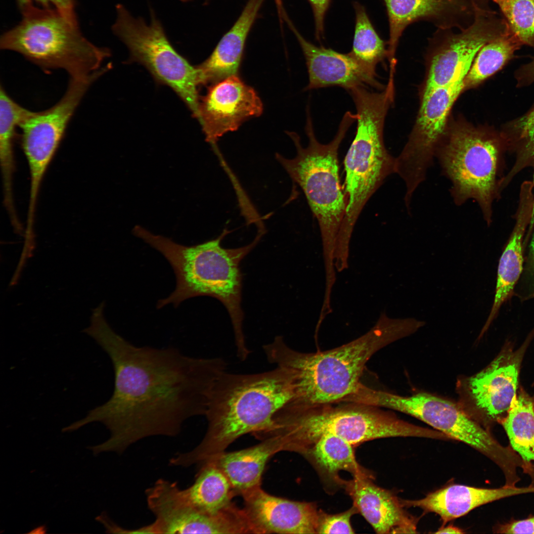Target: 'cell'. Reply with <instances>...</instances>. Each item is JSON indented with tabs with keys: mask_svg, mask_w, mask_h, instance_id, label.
I'll return each mask as SVG.
<instances>
[{
	"mask_svg": "<svg viewBox=\"0 0 534 534\" xmlns=\"http://www.w3.org/2000/svg\"><path fill=\"white\" fill-rule=\"evenodd\" d=\"M87 333L112 362L114 390L106 402L64 430L72 432L94 422L104 425L110 437L90 447L94 455L122 453L149 437L178 435L187 420L205 416L212 388L226 369L221 357H195L173 347L136 346L103 317Z\"/></svg>",
	"mask_w": 534,
	"mask_h": 534,
	"instance_id": "1",
	"label": "cell"
},
{
	"mask_svg": "<svg viewBox=\"0 0 534 534\" xmlns=\"http://www.w3.org/2000/svg\"><path fill=\"white\" fill-rule=\"evenodd\" d=\"M407 335L402 319L390 318L382 312L364 334L332 349L299 352L289 347L281 336L263 349L270 363L289 374L293 391L290 402L310 405L341 402L360 382L366 363L372 356Z\"/></svg>",
	"mask_w": 534,
	"mask_h": 534,
	"instance_id": "2",
	"label": "cell"
},
{
	"mask_svg": "<svg viewBox=\"0 0 534 534\" xmlns=\"http://www.w3.org/2000/svg\"><path fill=\"white\" fill-rule=\"evenodd\" d=\"M292 397L289 375L282 367L250 374L224 371L210 394L204 437L192 450L172 457L171 465H200L242 436L269 430L274 415Z\"/></svg>",
	"mask_w": 534,
	"mask_h": 534,
	"instance_id": "3",
	"label": "cell"
},
{
	"mask_svg": "<svg viewBox=\"0 0 534 534\" xmlns=\"http://www.w3.org/2000/svg\"><path fill=\"white\" fill-rule=\"evenodd\" d=\"M229 232L224 229L214 239L187 246L154 234L139 225L136 226L133 231L135 236L164 255L176 276L175 290L167 298L160 300L157 308L171 303L177 307L184 300L197 296H208L218 299L229 314L237 356L243 361L250 351L243 331L242 276L240 263L259 243L265 230H259L254 240L247 245L225 248L222 246L221 242Z\"/></svg>",
	"mask_w": 534,
	"mask_h": 534,
	"instance_id": "4",
	"label": "cell"
},
{
	"mask_svg": "<svg viewBox=\"0 0 534 534\" xmlns=\"http://www.w3.org/2000/svg\"><path fill=\"white\" fill-rule=\"evenodd\" d=\"M429 428L399 418L380 407L341 401L310 405L287 401L272 418L266 437L278 436L284 451L301 454L320 437L334 436L354 447L366 442L393 437L427 438Z\"/></svg>",
	"mask_w": 534,
	"mask_h": 534,
	"instance_id": "5",
	"label": "cell"
},
{
	"mask_svg": "<svg viewBox=\"0 0 534 534\" xmlns=\"http://www.w3.org/2000/svg\"><path fill=\"white\" fill-rule=\"evenodd\" d=\"M356 120V115L347 111L337 132L328 143H320L314 134L309 108L307 110L305 132L308 138L304 147L299 135L286 132L294 143L296 155L287 158L278 153L275 158L304 192L311 209L317 220L321 237L324 267H334L337 240L344 222L347 201L341 189L339 175L338 149L346 134Z\"/></svg>",
	"mask_w": 534,
	"mask_h": 534,
	"instance_id": "6",
	"label": "cell"
},
{
	"mask_svg": "<svg viewBox=\"0 0 534 534\" xmlns=\"http://www.w3.org/2000/svg\"><path fill=\"white\" fill-rule=\"evenodd\" d=\"M21 10L20 23L1 36V49L18 52L46 71L63 69L70 77L93 73L110 56L108 48L83 36L75 14L35 6Z\"/></svg>",
	"mask_w": 534,
	"mask_h": 534,
	"instance_id": "7",
	"label": "cell"
},
{
	"mask_svg": "<svg viewBox=\"0 0 534 534\" xmlns=\"http://www.w3.org/2000/svg\"><path fill=\"white\" fill-rule=\"evenodd\" d=\"M504 144L500 135L459 117L449 121L435 155L451 183L454 204L475 201L488 225L492 222V203L500 192L497 178Z\"/></svg>",
	"mask_w": 534,
	"mask_h": 534,
	"instance_id": "8",
	"label": "cell"
},
{
	"mask_svg": "<svg viewBox=\"0 0 534 534\" xmlns=\"http://www.w3.org/2000/svg\"><path fill=\"white\" fill-rule=\"evenodd\" d=\"M353 101L356 131L344 162L347 209L338 237L344 244L350 243L363 208L385 179L395 173V158L387 150L384 140L390 100L383 94L366 91L356 94Z\"/></svg>",
	"mask_w": 534,
	"mask_h": 534,
	"instance_id": "9",
	"label": "cell"
},
{
	"mask_svg": "<svg viewBox=\"0 0 534 534\" xmlns=\"http://www.w3.org/2000/svg\"><path fill=\"white\" fill-rule=\"evenodd\" d=\"M356 401L397 410L418 419L451 440L462 442L494 462L504 475L512 473L519 465L516 453L504 446L490 431L470 416L459 404L426 393L402 396L376 390L364 384L357 389Z\"/></svg>",
	"mask_w": 534,
	"mask_h": 534,
	"instance_id": "10",
	"label": "cell"
},
{
	"mask_svg": "<svg viewBox=\"0 0 534 534\" xmlns=\"http://www.w3.org/2000/svg\"><path fill=\"white\" fill-rule=\"evenodd\" d=\"M117 17L112 30L128 47L131 61L144 66L159 83L170 87L197 119L201 85L197 67L192 66L174 48L150 9L151 20L134 18L122 4L116 6Z\"/></svg>",
	"mask_w": 534,
	"mask_h": 534,
	"instance_id": "11",
	"label": "cell"
},
{
	"mask_svg": "<svg viewBox=\"0 0 534 534\" xmlns=\"http://www.w3.org/2000/svg\"><path fill=\"white\" fill-rule=\"evenodd\" d=\"M439 29L426 55L420 100L437 88L463 80L479 51L487 43L510 31L506 21L474 0L472 23L454 34Z\"/></svg>",
	"mask_w": 534,
	"mask_h": 534,
	"instance_id": "12",
	"label": "cell"
},
{
	"mask_svg": "<svg viewBox=\"0 0 534 534\" xmlns=\"http://www.w3.org/2000/svg\"><path fill=\"white\" fill-rule=\"evenodd\" d=\"M463 80L440 87L420 100V107L407 141L395 158V173L405 186L404 201L410 209L413 196L426 178L437 149L447 128L455 102L463 92Z\"/></svg>",
	"mask_w": 534,
	"mask_h": 534,
	"instance_id": "13",
	"label": "cell"
},
{
	"mask_svg": "<svg viewBox=\"0 0 534 534\" xmlns=\"http://www.w3.org/2000/svg\"><path fill=\"white\" fill-rule=\"evenodd\" d=\"M526 343L513 351L506 346L490 364L458 384L461 403L473 419L490 430L507 416L516 394Z\"/></svg>",
	"mask_w": 534,
	"mask_h": 534,
	"instance_id": "14",
	"label": "cell"
},
{
	"mask_svg": "<svg viewBox=\"0 0 534 534\" xmlns=\"http://www.w3.org/2000/svg\"><path fill=\"white\" fill-rule=\"evenodd\" d=\"M145 495L159 534H239L246 530L245 519L237 508L215 515L202 513L192 506L176 482L159 479L146 490Z\"/></svg>",
	"mask_w": 534,
	"mask_h": 534,
	"instance_id": "15",
	"label": "cell"
},
{
	"mask_svg": "<svg viewBox=\"0 0 534 534\" xmlns=\"http://www.w3.org/2000/svg\"><path fill=\"white\" fill-rule=\"evenodd\" d=\"M263 112L256 91L236 75L209 85L206 94L200 96L197 119L206 141L214 146L224 134Z\"/></svg>",
	"mask_w": 534,
	"mask_h": 534,
	"instance_id": "16",
	"label": "cell"
},
{
	"mask_svg": "<svg viewBox=\"0 0 534 534\" xmlns=\"http://www.w3.org/2000/svg\"><path fill=\"white\" fill-rule=\"evenodd\" d=\"M389 22L388 57L394 73L395 55L403 31L411 23L430 21L439 29L469 26L474 15V0H384Z\"/></svg>",
	"mask_w": 534,
	"mask_h": 534,
	"instance_id": "17",
	"label": "cell"
},
{
	"mask_svg": "<svg viewBox=\"0 0 534 534\" xmlns=\"http://www.w3.org/2000/svg\"><path fill=\"white\" fill-rule=\"evenodd\" d=\"M284 18L301 47L308 69L309 83L305 90L339 86L348 91L360 86L383 90L376 70L357 60L350 52L344 54L316 46L299 33L287 16Z\"/></svg>",
	"mask_w": 534,
	"mask_h": 534,
	"instance_id": "18",
	"label": "cell"
},
{
	"mask_svg": "<svg viewBox=\"0 0 534 534\" xmlns=\"http://www.w3.org/2000/svg\"><path fill=\"white\" fill-rule=\"evenodd\" d=\"M242 496L243 509L258 534H316L319 509L315 503L275 496L261 487Z\"/></svg>",
	"mask_w": 534,
	"mask_h": 534,
	"instance_id": "19",
	"label": "cell"
},
{
	"mask_svg": "<svg viewBox=\"0 0 534 534\" xmlns=\"http://www.w3.org/2000/svg\"><path fill=\"white\" fill-rule=\"evenodd\" d=\"M373 480L364 477L345 480L343 489L358 513L377 534L417 533L418 519L404 509L401 499Z\"/></svg>",
	"mask_w": 534,
	"mask_h": 534,
	"instance_id": "20",
	"label": "cell"
},
{
	"mask_svg": "<svg viewBox=\"0 0 534 534\" xmlns=\"http://www.w3.org/2000/svg\"><path fill=\"white\" fill-rule=\"evenodd\" d=\"M530 493H534V486L511 487L504 485L498 488H484L454 484L432 492L419 499L401 500L404 507H418L426 512L434 513L446 523L484 504Z\"/></svg>",
	"mask_w": 534,
	"mask_h": 534,
	"instance_id": "21",
	"label": "cell"
},
{
	"mask_svg": "<svg viewBox=\"0 0 534 534\" xmlns=\"http://www.w3.org/2000/svg\"><path fill=\"white\" fill-rule=\"evenodd\" d=\"M533 188V183L530 181H525L521 186L515 224L499 260L494 300L482 334L488 329L502 304L512 294L521 273L523 239L531 219L534 201Z\"/></svg>",
	"mask_w": 534,
	"mask_h": 534,
	"instance_id": "22",
	"label": "cell"
},
{
	"mask_svg": "<svg viewBox=\"0 0 534 534\" xmlns=\"http://www.w3.org/2000/svg\"><path fill=\"white\" fill-rule=\"evenodd\" d=\"M265 0H248L231 28L212 53L197 67L201 85H212L238 75L246 42Z\"/></svg>",
	"mask_w": 534,
	"mask_h": 534,
	"instance_id": "23",
	"label": "cell"
},
{
	"mask_svg": "<svg viewBox=\"0 0 534 534\" xmlns=\"http://www.w3.org/2000/svg\"><path fill=\"white\" fill-rule=\"evenodd\" d=\"M281 451H284V444L281 438L270 436L247 448L221 452L204 463L209 461L214 463L228 480L235 495L242 496L261 486L267 462L273 455Z\"/></svg>",
	"mask_w": 534,
	"mask_h": 534,
	"instance_id": "24",
	"label": "cell"
},
{
	"mask_svg": "<svg viewBox=\"0 0 534 534\" xmlns=\"http://www.w3.org/2000/svg\"><path fill=\"white\" fill-rule=\"evenodd\" d=\"M354 447L350 443L334 436L320 437L304 451L302 455L316 472L325 490L334 494L343 489L345 480L340 472L346 471L353 477L374 479L373 473L357 462Z\"/></svg>",
	"mask_w": 534,
	"mask_h": 534,
	"instance_id": "25",
	"label": "cell"
},
{
	"mask_svg": "<svg viewBox=\"0 0 534 534\" xmlns=\"http://www.w3.org/2000/svg\"><path fill=\"white\" fill-rule=\"evenodd\" d=\"M500 424L510 447L520 457L521 469L534 486V409L532 398L520 388L514 397L507 416Z\"/></svg>",
	"mask_w": 534,
	"mask_h": 534,
	"instance_id": "26",
	"label": "cell"
},
{
	"mask_svg": "<svg viewBox=\"0 0 534 534\" xmlns=\"http://www.w3.org/2000/svg\"><path fill=\"white\" fill-rule=\"evenodd\" d=\"M182 490L192 506L205 514H217L234 504L231 500L235 495L230 483L211 462L201 464L193 484Z\"/></svg>",
	"mask_w": 534,
	"mask_h": 534,
	"instance_id": "27",
	"label": "cell"
},
{
	"mask_svg": "<svg viewBox=\"0 0 534 534\" xmlns=\"http://www.w3.org/2000/svg\"><path fill=\"white\" fill-rule=\"evenodd\" d=\"M33 111L16 102L0 87V163L3 190H13V142L16 130Z\"/></svg>",
	"mask_w": 534,
	"mask_h": 534,
	"instance_id": "28",
	"label": "cell"
},
{
	"mask_svg": "<svg viewBox=\"0 0 534 534\" xmlns=\"http://www.w3.org/2000/svg\"><path fill=\"white\" fill-rule=\"evenodd\" d=\"M521 44L510 30L485 44L478 52L464 79V90L477 87L500 70Z\"/></svg>",
	"mask_w": 534,
	"mask_h": 534,
	"instance_id": "29",
	"label": "cell"
},
{
	"mask_svg": "<svg viewBox=\"0 0 534 534\" xmlns=\"http://www.w3.org/2000/svg\"><path fill=\"white\" fill-rule=\"evenodd\" d=\"M507 146L516 153L515 163L507 175L501 178L502 189L520 171L534 165V108L512 122L500 135Z\"/></svg>",
	"mask_w": 534,
	"mask_h": 534,
	"instance_id": "30",
	"label": "cell"
},
{
	"mask_svg": "<svg viewBox=\"0 0 534 534\" xmlns=\"http://www.w3.org/2000/svg\"><path fill=\"white\" fill-rule=\"evenodd\" d=\"M355 8L356 26L350 53L361 63L376 70L377 65L388 57V49L374 29L363 7L356 3Z\"/></svg>",
	"mask_w": 534,
	"mask_h": 534,
	"instance_id": "31",
	"label": "cell"
},
{
	"mask_svg": "<svg viewBox=\"0 0 534 534\" xmlns=\"http://www.w3.org/2000/svg\"><path fill=\"white\" fill-rule=\"evenodd\" d=\"M521 44L534 47V0H492Z\"/></svg>",
	"mask_w": 534,
	"mask_h": 534,
	"instance_id": "32",
	"label": "cell"
},
{
	"mask_svg": "<svg viewBox=\"0 0 534 534\" xmlns=\"http://www.w3.org/2000/svg\"><path fill=\"white\" fill-rule=\"evenodd\" d=\"M358 513L356 507L352 506L344 512L329 514L319 510L316 534H354L351 518Z\"/></svg>",
	"mask_w": 534,
	"mask_h": 534,
	"instance_id": "33",
	"label": "cell"
},
{
	"mask_svg": "<svg viewBox=\"0 0 534 534\" xmlns=\"http://www.w3.org/2000/svg\"><path fill=\"white\" fill-rule=\"evenodd\" d=\"M493 532L496 534H534V515L525 519L498 523L493 527Z\"/></svg>",
	"mask_w": 534,
	"mask_h": 534,
	"instance_id": "34",
	"label": "cell"
},
{
	"mask_svg": "<svg viewBox=\"0 0 534 534\" xmlns=\"http://www.w3.org/2000/svg\"><path fill=\"white\" fill-rule=\"evenodd\" d=\"M21 9L30 6L53 8L61 12L75 14L74 0H17Z\"/></svg>",
	"mask_w": 534,
	"mask_h": 534,
	"instance_id": "35",
	"label": "cell"
},
{
	"mask_svg": "<svg viewBox=\"0 0 534 534\" xmlns=\"http://www.w3.org/2000/svg\"><path fill=\"white\" fill-rule=\"evenodd\" d=\"M282 0H277L278 10L279 13L283 10L282 6ZM312 8L316 36L319 40L322 36L324 28V20L326 12L329 7L330 0H308Z\"/></svg>",
	"mask_w": 534,
	"mask_h": 534,
	"instance_id": "36",
	"label": "cell"
},
{
	"mask_svg": "<svg viewBox=\"0 0 534 534\" xmlns=\"http://www.w3.org/2000/svg\"><path fill=\"white\" fill-rule=\"evenodd\" d=\"M96 520L101 523L105 527L106 533L111 534H156L154 525L153 523L134 529H125L119 526L107 516L102 513L95 518Z\"/></svg>",
	"mask_w": 534,
	"mask_h": 534,
	"instance_id": "37",
	"label": "cell"
},
{
	"mask_svg": "<svg viewBox=\"0 0 534 534\" xmlns=\"http://www.w3.org/2000/svg\"><path fill=\"white\" fill-rule=\"evenodd\" d=\"M516 77L518 84L520 86L526 85L534 82V58L518 70Z\"/></svg>",
	"mask_w": 534,
	"mask_h": 534,
	"instance_id": "38",
	"label": "cell"
},
{
	"mask_svg": "<svg viewBox=\"0 0 534 534\" xmlns=\"http://www.w3.org/2000/svg\"><path fill=\"white\" fill-rule=\"evenodd\" d=\"M528 269L531 276L534 280V234L530 245Z\"/></svg>",
	"mask_w": 534,
	"mask_h": 534,
	"instance_id": "39",
	"label": "cell"
},
{
	"mask_svg": "<svg viewBox=\"0 0 534 534\" xmlns=\"http://www.w3.org/2000/svg\"><path fill=\"white\" fill-rule=\"evenodd\" d=\"M436 534H463L464 532L461 529L453 526L452 525H448L445 527H443L439 529L437 532H435Z\"/></svg>",
	"mask_w": 534,
	"mask_h": 534,
	"instance_id": "40",
	"label": "cell"
},
{
	"mask_svg": "<svg viewBox=\"0 0 534 534\" xmlns=\"http://www.w3.org/2000/svg\"><path fill=\"white\" fill-rule=\"evenodd\" d=\"M533 183L534 187V180L533 181ZM534 206H533V211H532L531 219V221H530V224L529 225V232L532 231V229H533V228L534 227Z\"/></svg>",
	"mask_w": 534,
	"mask_h": 534,
	"instance_id": "41",
	"label": "cell"
},
{
	"mask_svg": "<svg viewBox=\"0 0 534 534\" xmlns=\"http://www.w3.org/2000/svg\"><path fill=\"white\" fill-rule=\"evenodd\" d=\"M181 0V1H182V2H187V1H191V0Z\"/></svg>",
	"mask_w": 534,
	"mask_h": 534,
	"instance_id": "42",
	"label": "cell"
},
{
	"mask_svg": "<svg viewBox=\"0 0 534 534\" xmlns=\"http://www.w3.org/2000/svg\"><path fill=\"white\" fill-rule=\"evenodd\" d=\"M532 400H533V406H534V398H532Z\"/></svg>",
	"mask_w": 534,
	"mask_h": 534,
	"instance_id": "43",
	"label": "cell"
},
{
	"mask_svg": "<svg viewBox=\"0 0 534 534\" xmlns=\"http://www.w3.org/2000/svg\"><path fill=\"white\" fill-rule=\"evenodd\" d=\"M275 0V1L276 2L277 0Z\"/></svg>",
	"mask_w": 534,
	"mask_h": 534,
	"instance_id": "44",
	"label": "cell"
}]
</instances>
